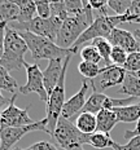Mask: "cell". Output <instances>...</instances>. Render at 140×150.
I'll use <instances>...</instances> for the list:
<instances>
[{
  "label": "cell",
  "mask_w": 140,
  "mask_h": 150,
  "mask_svg": "<svg viewBox=\"0 0 140 150\" xmlns=\"http://www.w3.org/2000/svg\"><path fill=\"white\" fill-rule=\"evenodd\" d=\"M93 21L95 20H93L92 16V8L90 7L88 1H85V8L79 14L73 16V17H68L62 22L60 33L57 35V40H56V44L60 48L71 49L74 43L93 23Z\"/></svg>",
  "instance_id": "1"
},
{
  "label": "cell",
  "mask_w": 140,
  "mask_h": 150,
  "mask_svg": "<svg viewBox=\"0 0 140 150\" xmlns=\"http://www.w3.org/2000/svg\"><path fill=\"white\" fill-rule=\"evenodd\" d=\"M18 31V30H17ZM18 34L21 38L25 40L27 48L31 53V57L35 61L39 60H58V58H65L69 54H74L77 53L75 49H64L60 48L56 43L51 42V40L45 39V38L38 36L35 34L30 33L26 30H20Z\"/></svg>",
  "instance_id": "2"
},
{
  "label": "cell",
  "mask_w": 140,
  "mask_h": 150,
  "mask_svg": "<svg viewBox=\"0 0 140 150\" xmlns=\"http://www.w3.org/2000/svg\"><path fill=\"white\" fill-rule=\"evenodd\" d=\"M29 51L25 40L21 38L17 30L13 27H7L4 38V51L0 58V66H3L9 73L13 70H20L25 67V53Z\"/></svg>",
  "instance_id": "3"
},
{
  "label": "cell",
  "mask_w": 140,
  "mask_h": 150,
  "mask_svg": "<svg viewBox=\"0 0 140 150\" xmlns=\"http://www.w3.org/2000/svg\"><path fill=\"white\" fill-rule=\"evenodd\" d=\"M71 57L73 54H69L65 57L64 60V67H62V73L58 80V84L56 86V88L53 89V92L49 95L48 101L45 104V112H47V133L48 135H53L56 124H57L58 119L61 118V112L64 109V105L66 102L65 100V80H66V73H68V67L70 65Z\"/></svg>",
  "instance_id": "4"
},
{
  "label": "cell",
  "mask_w": 140,
  "mask_h": 150,
  "mask_svg": "<svg viewBox=\"0 0 140 150\" xmlns=\"http://www.w3.org/2000/svg\"><path fill=\"white\" fill-rule=\"evenodd\" d=\"M51 137L64 150H79L83 149L82 146L85 144H90V135L82 133L73 120L65 119L62 117L58 119Z\"/></svg>",
  "instance_id": "5"
},
{
  "label": "cell",
  "mask_w": 140,
  "mask_h": 150,
  "mask_svg": "<svg viewBox=\"0 0 140 150\" xmlns=\"http://www.w3.org/2000/svg\"><path fill=\"white\" fill-rule=\"evenodd\" d=\"M127 22V16H99L95 18L93 23L87 29L82 35L79 36V39L74 43V45L71 47L73 49H75L78 52L79 45L85 44L86 42H92V40L97 39V38H107L109 34L112 33V30L116 29L119 23Z\"/></svg>",
  "instance_id": "6"
},
{
  "label": "cell",
  "mask_w": 140,
  "mask_h": 150,
  "mask_svg": "<svg viewBox=\"0 0 140 150\" xmlns=\"http://www.w3.org/2000/svg\"><path fill=\"white\" fill-rule=\"evenodd\" d=\"M61 26H62V21L57 17H53V16H52L51 18L43 20V18H39L38 16H36V17L29 23H16V26L13 29L18 30V31L20 30L30 31V33L35 34V35L45 38V39L56 43Z\"/></svg>",
  "instance_id": "7"
},
{
  "label": "cell",
  "mask_w": 140,
  "mask_h": 150,
  "mask_svg": "<svg viewBox=\"0 0 140 150\" xmlns=\"http://www.w3.org/2000/svg\"><path fill=\"white\" fill-rule=\"evenodd\" d=\"M47 119L34 122L30 126L23 127H13V128H0V150H12L14 144H17L21 139L30 132H35V131H43L47 132Z\"/></svg>",
  "instance_id": "8"
},
{
  "label": "cell",
  "mask_w": 140,
  "mask_h": 150,
  "mask_svg": "<svg viewBox=\"0 0 140 150\" xmlns=\"http://www.w3.org/2000/svg\"><path fill=\"white\" fill-rule=\"evenodd\" d=\"M16 98H17V93L12 95L9 105L4 109L0 117V128H13V127H23L30 126L34 123V120L30 118L29 110L31 105H29L25 109H20L16 106Z\"/></svg>",
  "instance_id": "9"
},
{
  "label": "cell",
  "mask_w": 140,
  "mask_h": 150,
  "mask_svg": "<svg viewBox=\"0 0 140 150\" xmlns=\"http://www.w3.org/2000/svg\"><path fill=\"white\" fill-rule=\"evenodd\" d=\"M26 69V84L20 87L18 92L22 93V95H29V93H36L39 96V98L43 102L48 101V93L45 91L44 82H43V71L40 70L38 64H26L25 65Z\"/></svg>",
  "instance_id": "10"
},
{
  "label": "cell",
  "mask_w": 140,
  "mask_h": 150,
  "mask_svg": "<svg viewBox=\"0 0 140 150\" xmlns=\"http://www.w3.org/2000/svg\"><path fill=\"white\" fill-rule=\"evenodd\" d=\"M90 86L88 82L85 79L82 82V86H80L79 91L68 100L64 105V109H62L61 112V117L65 118V119H69V120H75V118L78 115L82 112L83 108H85L86 102H87V93H88Z\"/></svg>",
  "instance_id": "11"
},
{
  "label": "cell",
  "mask_w": 140,
  "mask_h": 150,
  "mask_svg": "<svg viewBox=\"0 0 140 150\" xmlns=\"http://www.w3.org/2000/svg\"><path fill=\"white\" fill-rule=\"evenodd\" d=\"M107 39L113 47H119V48L124 49L129 54L140 52V39L134 35V33H130L127 30L116 27L112 30Z\"/></svg>",
  "instance_id": "12"
},
{
  "label": "cell",
  "mask_w": 140,
  "mask_h": 150,
  "mask_svg": "<svg viewBox=\"0 0 140 150\" xmlns=\"http://www.w3.org/2000/svg\"><path fill=\"white\" fill-rule=\"evenodd\" d=\"M127 71L121 66H112L109 67H102V73L100 75V80H99V87L100 89H107L110 87H116V86H122L124 78H126Z\"/></svg>",
  "instance_id": "13"
},
{
  "label": "cell",
  "mask_w": 140,
  "mask_h": 150,
  "mask_svg": "<svg viewBox=\"0 0 140 150\" xmlns=\"http://www.w3.org/2000/svg\"><path fill=\"white\" fill-rule=\"evenodd\" d=\"M64 60L65 58H58V60L49 61L47 69L43 71V82H44V87L47 93H48V97L53 92L56 86L58 84V80H60L62 73V67H64Z\"/></svg>",
  "instance_id": "14"
},
{
  "label": "cell",
  "mask_w": 140,
  "mask_h": 150,
  "mask_svg": "<svg viewBox=\"0 0 140 150\" xmlns=\"http://www.w3.org/2000/svg\"><path fill=\"white\" fill-rule=\"evenodd\" d=\"M90 83H91L92 93L90 95V97L87 98V102H86L85 108H83L82 112H91V114L96 115L99 111H101L102 109H104V102H105V100H107L108 96L104 95V93H101V92H97V88H96V86L93 82L90 80Z\"/></svg>",
  "instance_id": "15"
},
{
  "label": "cell",
  "mask_w": 140,
  "mask_h": 150,
  "mask_svg": "<svg viewBox=\"0 0 140 150\" xmlns=\"http://www.w3.org/2000/svg\"><path fill=\"white\" fill-rule=\"evenodd\" d=\"M96 120H97V132L108 133V135L118 123L116 112L113 110H107V109H102L96 114Z\"/></svg>",
  "instance_id": "16"
},
{
  "label": "cell",
  "mask_w": 140,
  "mask_h": 150,
  "mask_svg": "<svg viewBox=\"0 0 140 150\" xmlns=\"http://www.w3.org/2000/svg\"><path fill=\"white\" fill-rule=\"evenodd\" d=\"M75 127L85 135H92L97 131V120L96 115L91 112H80L74 120Z\"/></svg>",
  "instance_id": "17"
},
{
  "label": "cell",
  "mask_w": 140,
  "mask_h": 150,
  "mask_svg": "<svg viewBox=\"0 0 140 150\" xmlns=\"http://www.w3.org/2000/svg\"><path fill=\"white\" fill-rule=\"evenodd\" d=\"M116 112L118 123H132V122H138L140 119V102L139 104H134L130 106H124V108H117L113 109Z\"/></svg>",
  "instance_id": "18"
},
{
  "label": "cell",
  "mask_w": 140,
  "mask_h": 150,
  "mask_svg": "<svg viewBox=\"0 0 140 150\" xmlns=\"http://www.w3.org/2000/svg\"><path fill=\"white\" fill-rule=\"evenodd\" d=\"M119 93H124L129 97H140V79L135 74L127 71L126 78H124L122 86L119 88Z\"/></svg>",
  "instance_id": "19"
},
{
  "label": "cell",
  "mask_w": 140,
  "mask_h": 150,
  "mask_svg": "<svg viewBox=\"0 0 140 150\" xmlns=\"http://www.w3.org/2000/svg\"><path fill=\"white\" fill-rule=\"evenodd\" d=\"M18 16H20V8L16 1L0 0V22L8 23L9 21L17 22Z\"/></svg>",
  "instance_id": "20"
},
{
  "label": "cell",
  "mask_w": 140,
  "mask_h": 150,
  "mask_svg": "<svg viewBox=\"0 0 140 150\" xmlns=\"http://www.w3.org/2000/svg\"><path fill=\"white\" fill-rule=\"evenodd\" d=\"M16 4L20 8V16H18V20L16 23H29L36 17L35 16L36 14L35 1H31V0L17 1V0H16Z\"/></svg>",
  "instance_id": "21"
},
{
  "label": "cell",
  "mask_w": 140,
  "mask_h": 150,
  "mask_svg": "<svg viewBox=\"0 0 140 150\" xmlns=\"http://www.w3.org/2000/svg\"><path fill=\"white\" fill-rule=\"evenodd\" d=\"M91 44L97 49V52L100 53L102 61H104L105 67L112 66V62H110V54H112V49H113V45L108 42V39L105 38H97V39L92 40Z\"/></svg>",
  "instance_id": "22"
},
{
  "label": "cell",
  "mask_w": 140,
  "mask_h": 150,
  "mask_svg": "<svg viewBox=\"0 0 140 150\" xmlns=\"http://www.w3.org/2000/svg\"><path fill=\"white\" fill-rule=\"evenodd\" d=\"M0 91H7V92H11L12 95H16L17 91H20L17 80L3 66H0Z\"/></svg>",
  "instance_id": "23"
},
{
  "label": "cell",
  "mask_w": 140,
  "mask_h": 150,
  "mask_svg": "<svg viewBox=\"0 0 140 150\" xmlns=\"http://www.w3.org/2000/svg\"><path fill=\"white\" fill-rule=\"evenodd\" d=\"M78 71L85 79L93 80L96 76H100L102 73V67H100L96 64H91V62L82 61L78 65Z\"/></svg>",
  "instance_id": "24"
},
{
  "label": "cell",
  "mask_w": 140,
  "mask_h": 150,
  "mask_svg": "<svg viewBox=\"0 0 140 150\" xmlns=\"http://www.w3.org/2000/svg\"><path fill=\"white\" fill-rule=\"evenodd\" d=\"M113 139L110 137V135L108 133H102L97 132L90 135V145L93 146L96 149H105V148H112L113 145Z\"/></svg>",
  "instance_id": "25"
},
{
  "label": "cell",
  "mask_w": 140,
  "mask_h": 150,
  "mask_svg": "<svg viewBox=\"0 0 140 150\" xmlns=\"http://www.w3.org/2000/svg\"><path fill=\"white\" fill-rule=\"evenodd\" d=\"M80 57H82V61L91 62V64H96V65H99L100 61H102L100 53L97 52V49L92 44H88L80 49Z\"/></svg>",
  "instance_id": "26"
},
{
  "label": "cell",
  "mask_w": 140,
  "mask_h": 150,
  "mask_svg": "<svg viewBox=\"0 0 140 150\" xmlns=\"http://www.w3.org/2000/svg\"><path fill=\"white\" fill-rule=\"evenodd\" d=\"M127 58H129V53L124 51V49L119 48V47H113V49H112V54H110L112 65L123 67L124 64L127 62Z\"/></svg>",
  "instance_id": "27"
},
{
  "label": "cell",
  "mask_w": 140,
  "mask_h": 150,
  "mask_svg": "<svg viewBox=\"0 0 140 150\" xmlns=\"http://www.w3.org/2000/svg\"><path fill=\"white\" fill-rule=\"evenodd\" d=\"M131 3L132 0H109L108 7L114 11L116 16H123L131 7Z\"/></svg>",
  "instance_id": "28"
},
{
  "label": "cell",
  "mask_w": 140,
  "mask_h": 150,
  "mask_svg": "<svg viewBox=\"0 0 140 150\" xmlns=\"http://www.w3.org/2000/svg\"><path fill=\"white\" fill-rule=\"evenodd\" d=\"M124 14L127 16V22L140 23V0H132L131 7Z\"/></svg>",
  "instance_id": "29"
},
{
  "label": "cell",
  "mask_w": 140,
  "mask_h": 150,
  "mask_svg": "<svg viewBox=\"0 0 140 150\" xmlns=\"http://www.w3.org/2000/svg\"><path fill=\"white\" fill-rule=\"evenodd\" d=\"M51 11H52V16L60 18L62 22L69 17L66 8H65V1H51Z\"/></svg>",
  "instance_id": "30"
},
{
  "label": "cell",
  "mask_w": 140,
  "mask_h": 150,
  "mask_svg": "<svg viewBox=\"0 0 140 150\" xmlns=\"http://www.w3.org/2000/svg\"><path fill=\"white\" fill-rule=\"evenodd\" d=\"M65 8H66L68 16L73 17V16L79 14L80 12L85 8V1H80V0H66L65 1Z\"/></svg>",
  "instance_id": "31"
},
{
  "label": "cell",
  "mask_w": 140,
  "mask_h": 150,
  "mask_svg": "<svg viewBox=\"0 0 140 150\" xmlns=\"http://www.w3.org/2000/svg\"><path fill=\"white\" fill-rule=\"evenodd\" d=\"M36 5V14L39 18L47 20V18L52 17V11H51V1H35Z\"/></svg>",
  "instance_id": "32"
},
{
  "label": "cell",
  "mask_w": 140,
  "mask_h": 150,
  "mask_svg": "<svg viewBox=\"0 0 140 150\" xmlns=\"http://www.w3.org/2000/svg\"><path fill=\"white\" fill-rule=\"evenodd\" d=\"M113 150H140V136L134 137V139L129 140L126 145H119L118 142L114 141L112 145Z\"/></svg>",
  "instance_id": "33"
},
{
  "label": "cell",
  "mask_w": 140,
  "mask_h": 150,
  "mask_svg": "<svg viewBox=\"0 0 140 150\" xmlns=\"http://www.w3.org/2000/svg\"><path fill=\"white\" fill-rule=\"evenodd\" d=\"M22 150H57V149H56V146L53 144L49 141H39V142L33 144L31 146H29V148H26V149H22Z\"/></svg>",
  "instance_id": "34"
},
{
  "label": "cell",
  "mask_w": 140,
  "mask_h": 150,
  "mask_svg": "<svg viewBox=\"0 0 140 150\" xmlns=\"http://www.w3.org/2000/svg\"><path fill=\"white\" fill-rule=\"evenodd\" d=\"M138 136H140V119L136 122V127L134 129H127L123 133V137L127 140H131L134 137H138Z\"/></svg>",
  "instance_id": "35"
},
{
  "label": "cell",
  "mask_w": 140,
  "mask_h": 150,
  "mask_svg": "<svg viewBox=\"0 0 140 150\" xmlns=\"http://www.w3.org/2000/svg\"><path fill=\"white\" fill-rule=\"evenodd\" d=\"M9 101H11V100H8L7 97H4V96H3V93H1V91H0V117H1V112L4 111V106L5 105H9Z\"/></svg>",
  "instance_id": "36"
},
{
  "label": "cell",
  "mask_w": 140,
  "mask_h": 150,
  "mask_svg": "<svg viewBox=\"0 0 140 150\" xmlns=\"http://www.w3.org/2000/svg\"><path fill=\"white\" fill-rule=\"evenodd\" d=\"M134 35H135L136 38H138V39H140V30L138 29V30H135V31H134Z\"/></svg>",
  "instance_id": "37"
},
{
  "label": "cell",
  "mask_w": 140,
  "mask_h": 150,
  "mask_svg": "<svg viewBox=\"0 0 140 150\" xmlns=\"http://www.w3.org/2000/svg\"><path fill=\"white\" fill-rule=\"evenodd\" d=\"M132 74H135V75H136V76H138V78H139V79H140V71H138V73H132Z\"/></svg>",
  "instance_id": "38"
},
{
  "label": "cell",
  "mask_w": 140,
  "mask_h": 150,
  "mask_svg": "<svg viewBox=\"0 0 140 150\" xmlns=\"http://www.w3.org/2000/svg\"><path fill=\"white\" fill-rule=\"evenodd\" d=\"M12 150H22V149H21V148H18V146H17V148H13Z\"/></svg>",
  "instance_id": "39"
},
{
  "label": "cell",
  "mask_w": 140,
  "mask_h": 150,
  "mask_svg": "<svg viewBox=\"0 0 140 150\" xmlns=\"http://www.w3.org/2000/svg\"><path fill=\"white\" fill-rule=\"evenodd\" d=\"M0 144H1V139H0Z\"/></svg>",
  "instance_id": "40"
},
{
  "label": "cell",
  "mask_w": 140,
  "mask_h": 150,
  "mask_svg": "<svg viewBox=\"0 0 140 150\" xmlns=\"http://www.w3.org/2000/svg\"><path fill=\"white\" fill-rule=\"evenodd\" d=\"M79 150H83V149H79Z\"/></svg>",
  "instance_id": "41"
}]
</instances>
